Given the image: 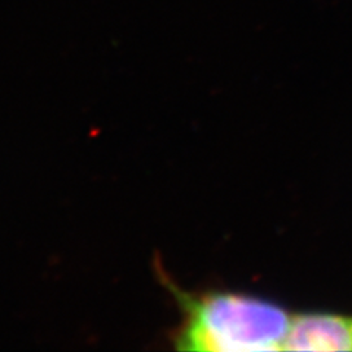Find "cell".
<instances>
[{
	"label": "cell",
	"instance_id": "obj_1",
	"mask_svg": "<svg viewBox=\"0 0 352 352\" xmlns=\"http://www.w3.org/2000/svg\"><path fill=\"white\" fill-rule=\"evenodd\" d=\"M170 289L184 311L173 338L179 351L283 349L291 318L279 305L244 294Z\"/></svg>",
	"mask_w": 352,
	"mask_h": 352
},
{
	"label": "cell",
	"instance_id": "obj_2",
	"mask_svg": "<svg viewBox=\"0 0 352 352\" xmlns=\"http://www.w3.org/2000/svg\"><path fill=\"white\" fill-rule=\"evenodd\" d=\"M286 351H352V316L301 314L291 318Z\"/></svg>",
	"mask_w": 352,
	"mask_h": 352
}]
</instances>
